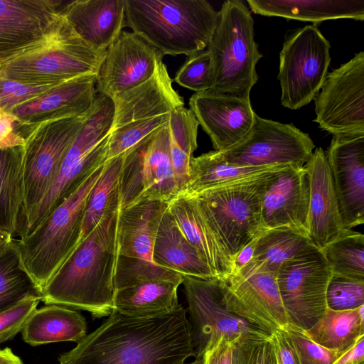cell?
Returning <instances> with one entry per match:
<instances>
[{"instance_id": "obj_1", "label": "cell", "mask_w": 364, "mask_h": 364, "mask_svg": "<svg viewBox=\"0 0 364 364\" xmlns=\"http://www.w3.org/2000/svg\"><path fill=\"white\" fill-rule=\"evenodd\" d=\"M186 310L134 318L115 310L84 336L60 364H184L193 356Z\"/></svg>"}, {"instance_id": "obj_2", "label": "cell", "mask_w": 364, "mask_h": 364, "mask_svg": "<svg viewBox=\"0 0 364 364\" xmlns=\"http://www.w3.org/2000/svg\"><path fill=\"white\" fill-rule=\"evenodd\" d=\"M119 213L107 215L77 245L44 287L41 301L87 311L95 318L112 314Z\"/></svg>"}, {"instance_id": "obj_3", "label": "cell", "mask_w": 364, "mask_h": 364, "mask_svg": "<svg viewBox=\"0 0 364 364\" xmlns=\"http://www.w3.org/2000/svg\"><path fill=\"white\" fill-rule=\"evenodd\" d=\"M126 26L165 55L207 49L218 11L205 0H124Z\"/></svg>"}, {"instance_id": "obj_4", "label": "cell", "mask_w": 364, "mask_h": 364, "mask_svg": "<svg viewBox=\"0 0 364 364\" xmlns=\"http://www.w3.org/2000/svg\"><path fill=\"white\" fill-rule=\"evenodd\" d=\"M106 51L94 49L63 16L48 36L0 63V77L26 85H56L85 75H97Z\"/></svg>"}, {"instance_id": "obj_5", "label": "cell", "mask_w": 364, "mask_h": 364, "mask_svg": "<svg viewBox=\"0 0 364 364\" xmlns=\"http://www.w3.org/2000/svg\"><path fill=\"white\" fill-rule=\"evenodd\" d=\"M207 50L212 73L208 90L250 98L258 80L256 65L262 55L255 41L251 12L242 1L223 2Z\"/></svg>"}, {"instance_id": "obj_6", "label": "cell", "mask_w": 364, "mask_h": 364, "mask_svg": "<svg viewBox=\"0 0 364 364\" xmlns=\"http://www.w3.org/2000/svg\"><path fill=\"white\" fill-rule=\"evenodd\" d=\"M172 82L166 65L160 60L148 80L112 99L114 115L107 161L149 141L168 123L171 112L184 106Z\"/></svg>"}, {"instance_id": "obj_7", "label": "cell", "mask_w": 364, "mask_h": 364, "mask_svg": "<svg viewBox=\"0 0 364 364\" xmlns=\"http://www.w3.org/2000/svg\"><path fill=\"white\" fill-rule=\"evenodd\" d=\"M104 165L95 170L33 231L18 240L23 266L41 294L80 241L87 197Z\"/></svg>"}, {"instance_id": "obj_8", "label": "cell", "mask_w": 364, "mask_h": 364, "mask_svg": "<svg viewBox=\"0 0 364 364\" xmlns=\"http://www.w3.org/2000/svg\"><path fill=\"white\" fill-rule=\"evenodd\" d=\"M91 109L80 116L41 124L27 138L23 146V204L18 232L20 237L27 232Z\"/></svg>"}, {"instance_id": "obj_9", "label": "cell", "mask_w": 364, "mask_h": 364, "mask_svg": "<svg viewBox=\"0 0 364 364\" xmlns=\"http://www.w3.org/2000/svg\"><path fill=\"white\" fill-rule=\"evenodd\" d=\"M113 115L112 100L97 92L88 118L67 151L55 182L24 236L33 231L107 161Z\"/></svg>"}, {"instance_id": "obj_10", "label": "cell", "mask_w": 364, "mask_h": 364, "mask_svg": "<svg viewBox=\"0 0 364 364\" xmlns=\"http://www.w3.org/2000/svg\"><path fill=\"white\" fill-rule=\"evenodd\" d=\"M270 176L210 189L193 196L232 262L243 247L264 231L262 201Z\"/></svg>"}, {"instance_id": "obj_11", "label": "cell", "mask_w": 364, "mask_h": 364, "mask_svg": "<svg viewBox=\"0 0 364 364\" xmlns=\"http://www.w3.org/2000/svg\"><path fill=\"white\" fill-rule=\"evenodd\" d=\"M193 356L196 359L222 338L233 341L243 333L272 334L230 311L224 295V279L183 276Z\"/></svg>"}, {"instance_id": "obj_12", "label": "cell", "mask_w": 364, "mask_h": 364, "mask_svg": "<svg viewBox=\"0 0 364 364\" xmlns=\"http://www.w3.org/2000/svg\"><path fill=\"white\" fill-rule=\"evenodd\" d=\"M330 43L317 25L291 31L279 53L281 103L290 109L306 105L320 90L331 62Z\"/></svg>"}, {"instance_id": "obj_13", "label": "cell", "mask_w": 364, "mask_h": 364, "mask_svg": "<svg viewBox=\"0 0 364 364\" xmlns=\"http://www.w3.org/2000/svg\"><path fill=\"white\" fill-rule=\"evenodd\" d=\"M178 195L168 123L124 156L119 178V209L143 200L168 203Z\"/></svg>"}, {"instance_id": "obj_14", "label": "cell", "mask_w": 364, "mask_h": 364, "mask_svg": "<svg viewBox=\"0 0 364 364\" xmlns=\"http://www.w3.org/2000/svg\"><path fill=\"white\" fill-rule=\"evenodd\" d=\"M331 269L317 247L284 262L277 273L280 297L289 323L311 328L326 309Z\"/></svg>"}, {"instance_id": "obj_15", "label": "cell", "mask_w": 364, "mask_h": 364, "mask_svg": "<svg viewBox=\"0 0 364 364\" xmlns=\"http://www.w3.org/2000/svg\"><path fill=\"white\" fill-rule=\"evenodd\" d=\"M314 98L319 127L333 135L364 134V52L328 73Z\"/></svg>"}, {"instance_id": "obj_16", "label": "cell", "mask_w": 364, "mask_h": 364, "mask_svg": "<svg viewBox=\"0 0 364 364\" xmlns=\"http://www.w3.org/2000/svg\"><path fill=\"white\" fill-rule=\"evenodd\" d=\"M315 145L308 134L293 124L255 116L253 126L235 146L220 151L228 163L237 166H304Z\"/></svg>"}, {"instance_id": "obj_17", "label": "cell", "mask_w": 364, "mask_h": 364, "mask_svg": "<svg viewBox=\"0 0 364 364\" xmlns=\"http://www.w3.org/2000/svg\"><path fill=\"white\" fill-rule=\"evenodd\" d=\"M277 273L251 260L224 279V295L230 311L270 334L289 323Z\"/></svg>"}, {"instance_id": "obj_18", "label": "cell", "mask_w": 364, "mask_h": 364, "mask_svg": "<svg viewBox=\"0 0 364 364\" xmlns=\"http://www.w3.org/2000/svg\"><path fill=\"white\" fill-rule=\"evenodd\" d=\"M67 2L0 0V63L48 36L63 18Z\"/></svg>"}, {"instance_id": "obj_19", "label": "cell", "mask_w": 364, "mask_h": 364, "mask_svg": "<svg viewBox=\"0 0 364 364\" xmlns=\"http://www.w3.org/2000/svg\"><path fill=\"white\" fill-rule=\"evenodd\" d=\"M343 228L364 223V134L333 135L326 154Z\"/></svg>"}, {"instance_id": "obj_20", "label": "cell", "mask_w": 364, "mask_h": 364, "mask_svg": "<svg viewBox=\"0 0 364 364\" xmlns=\"http://www.w3.org/2000/svg\"><path fill=\"white\" fill-rule=\"evenodd\" d=\"M162 55L133 32L122 31L106 50L96 91L112 99L148 80Z\"/></svg>"}, {"instance_id": "obj_21", "label": "cell", "mask_w": 364, "mask_h": 364, "mask_svg": "<svg viewBox=\"0 0 364 364\" xmlns=\"http://www.w3.org/2000/svg\"><path fill=\"white\" fill-rule=\"evenodd\" d=\"M309 177L304 166H289L267 181L261 208L264 230L288 228L309 235Z\"/></svg>"}, {"instance_id": "obj_22", "label": "cell", "mask_w": 364, "mask_h": 364, "mask_svg": "<svg viewBox=\"0 0 364 364\" xmlns=\"http://www.w3.org/2000/svg\"><path fill=\"white\" fill-rule=\"evenodd\" d=\"M189 107L218 151L237 145L251 129L256 116L250 98L210 90L192 95Z\"/></svg>"}, {"instance_id": "obj_23", "label": "cell", "mask_w": 364, "mask_h": 364, "mask_svg": "<svg viewBox=\"0 0 364 364\" xmlns=\"http://www.w3.org/2000/svg\"><path fill=\"white\" fill-rule=\"evenodd\" d=\"M96 82V75L68 80L15 107L10 113L22 123L33 127L80 116L89 112L93 105L97 94Z\"/></svg>"}, {"instance_id": "obj_24", "label": "cell", "mask_w": 364, "mask_h": 364, "mask_svg": "<svg viewBox=\"0 0 364 364\" xmlns=\"http://www.w3.org/2000/svg\"><path fill=\"white\" fill-rule=\"evenodd\" d=\"M309 177V237L322 250L345 231L326 155L321 148L304 165Z\"/></svg>"}, {"instance_id": "obj_25", "label": "cell", "mask_w": 364, "mask_h": 364, "mask_svg": "<svg viewBox=\"0 0 364 364\" xmlns=\"http://www.w3.org/2000/svg\"><path fill=\"white\" fill-rule=\"evenodd\" d=\"M63 15L78 36L100 51H106L126 27L124 0L68 1Z\"/></svg>"}, {"instance_id": "obj_26", "label": "cell", "mask_w": 364, "mask_h": 364, "mask_svg": "<svg viewBox=\"0 0 364 364\" xmlns=\"http://www.w3.org/2000/svg\"><path fill=\"white\" fill-rule=\"evenodd\" d=\"M168 210L177 225L196 249L213 277L228 279L232 274V262L217 235L193 197L176 196Z\"/></svg>"}, {"instance_id": "obj_27", "label": "cell", "mask_w": 364, "mask_h": 364, "mask_svg": "<svg viewBox=\"0 0 364 364\" xmlns=\"http://www.w3.org/2000/svg\"><path fill=\"white\" fill-rule=\"evenodd\" d=\"M168 203L143 200L119 210L117 256L137 258L151 262L154 241L161 217Z\"/></svg>"}, {"instance_id": "obj_28", "label": "cell", "mask_w": 364, "mask_h": 364, "mask_svg": "<svg viewBox=\"0 0 364 364\" xmlns=\"http://www.w3.org/2000/svg\"><path fill=\"white\" fill-rule=\"evenodd\" d=\"M291 165L247 167L227 162L220 151L193 157L186 184L177 196L193 197L203 191L269 177Z\"/></svg>"}, {"instance_id": "obj_29", "label": "cell", "mask_w": 364, "mask_h": 364, "mask_svg": "<svg viewBox=\"0 0 364 364\" xmlns=\"http://www.w3.org/2000/svg\"><path fill=\"white\" fill-rule=\"evenodd\" d=\"M247 3L255 14L315 25L330 19L364 20V0H247Z\"/></svg>"}, {"instance_id": "obj_30", "label": "cell", "mask_w": 364, "mask_h": 364, "mask_svg": "<svg viewBox=\"0 0 364 364\" xmlns=\"http://www.w3.org/2000/svg\"><path fill=\"white\" fill-rule=\"evenodd\" d=\"M183 276L153 279L115 290L114 310L134 318H146L169 313L180 304L177 291Z\"/></svg>"}, {"instance_id": "obj_31", "label": "cell", "mask_w": 364, "mask_h": 364, "mask_svg": "<svg viewBox=\"0 0 364 364\" xmlns=\"http://www.w3.org/2000/svg\"><path fill=\"white\" fill-rule=\"evenodd\" d=\"M152 259L159 266L198 278L213 277L196 249L186 238L168 206L159 223Z\"/></svg>"}, {"instance_id": "obj_32", "label": "cell", "mask_w": 364, "mask_h": 364, "mask_svg": "<svg viewBox=\"0 0 364 364\" xmlns=\"http://www.w3.org/2000/svg\"><path fill=\"white\" fill-rule=\"evenodd\" d=\"M21 332L23 341L33 346L63 341L77 343L86 336L87 323L73 309L50 304L34 310Z\"/></svg>"}, {"instance_id": "obj_33", "label": "cell", "mask_w": 364, "mask_h": 364, "mask_svg": "<svg viewBox=\"0 0 364 364\" xmlns=\"http://www.w3.org/2000/svg\"><path fill=\"white\" fill-rule=\"evenodd\" d=\"M23 146L0 149V229L18 235L23 204Z\"/></svg>"}, {"instance_id": "obj_34", "label": "cell", "mask_w": 364, "mask_h": 364, "mask_svg": "<svg viewBox=\"0 0 364 364\" xmlns=\"http://www.w3.org/2000/svg\"><path fill=\"white\" fill-rule=\"evenodd\" d=\"M306 333L318 345L343 353L364 336V305L344 311L327 308L320 319Z\"/></svg>"}, {"instance_id": "obj_35", "label": "cell", "mask_w": 364, "mask_h": 364, "mask_svg": "<svg viewBox=\"0 0 364 364\" xmlns=\"http://www.w3.org/2000/svg\"><path fill=\"white\" fill-rule=\"evenodd\" d=\"M315 247L309 235L299 230L288 228L267 230L257 237L252 260L277 272L284 262Z\"/></svg>"}, {"instance_id": "obj_36", "label": "cell", "mask_w": 364, "mask_h": 364, "mask_svg": "<svg viewBox=\"0 0 364 364\" xmlns=\"http://www.w3.org/2000/svg\"><path fill=\"white\" fill-rule=\"evenodd\" d=\"M124 156L105 161L103 171L87 197L78 244L107 215L119 209V178Z\"/></svg>"}, {"instance_id": "obj_37", "label": "cell", "mask_w": 364, "mask_h": 364, "mask_svg": "<svg viewBox=\"0 0 364 364\" xmlns=\"http://www.w3.org/2000/svg\"><path fill=\"white\" fill-rule=\"evenodd\" d=\"M199 124L190 109H175L168 121L170 151L178 194L187 183L190 164L198 147ZM178 196V195H177Z\"/></svg>"}, {"instance_id": "obj_38", "label": "cell", "mask_w": 364, "mask_h": 364, "mask_svg": "<svg viewBox=\"0 0 364 364\" xmlns=\"http://www.w3.org/2000/svg\"><path fill=\"white\" fill-rule=\"evenodd\" d=\"M33 294L41 293L23 266L18 240L0 245V311Z\"/></svg>"}, {"instance_id": "obj_39", "label": "cell", "mask_w": 364, "mask_h": 364, "mask_svg": "<svg viewBox=\"0 0 364 364\" xmlns=\"http://www.w3.org/2000/svg\"><path fill=\"white\" fill-rule=\"evenodd\" d=\"M332 274L364 280V235L345 231L321 250Z\"/></svg>"}, {"instance_id": "obj_40", "label": "cell", "mask_w": 364, "mask_h": 364, "mask_svg": "<svg viewBox=\"0 0 364 364\" xmlns=\"http://www.w3.org/2000/svg\"><path fill=\"white\" fill-rule=\"evenodd\" d=\"M181 275L180 273L149 261L117 256L114 269V289L148 280L170 279Z\"/></svg>"}, {"instance_id": "obj_41", "label": "cell", "mask_w": 364, "mask_h": 364, "mask_svg": "<svg viewBox=\"0 0 364 364\" xmlns=\"http://www.w3.org/2000/svg\"><path fill=\"white\" fill-rule=\"evenodd\" d=\"M270 337L254 333L239 336L232 341V364H277Z\"/></svg>"}, {"instance_id": "obj_42", "label": "cell", "mask_w": 364, "mask_h": 364, "mask_svg": "<svg viewBox=\"0 0 364 364\" xmlns=\"http://www.w3.org/2000/svg\"><path fill=\"white\" fill-rule=\"evenodd\" d=\"M326 298L327 308L332 310L358 309L364 305V280L332 274Z\"/></svg>"}, {"instance_id": "obj_43", "label": "cell", "mask_w": 364, "mask_h": 364, "mask_svg": "<svg viewBox=\"0 0 364 364\" xmlns=\"http://www.w3.org/2000/svg\"><path fill=\"white\" fill-rule=\"evenodd\" d=\"M211 73L210 58L205 49L188 57L173 81L196 92H203L210 89Z\"/></svg>"}, {"instance_id": "obj_44", "label": "cell", "mask_w": 364, "mask_h": 364, "mask_svg": "<svg viewBox=\"0 0 364 364\" xmlns=\"http://www.w3.org/2000/svg\"><path fill=\"white\" fill-rule=\"evenodd\" d=\"M291 339L300 364H333L343 353L328 350L313 341L306 331L288 323L282 328Z\"/></svg>"}, {"instance_id": "obj_45", "label": "cell", "mask_w": 364, "mask_h": 364, "mask_svg": "<svg viewBox=\"0 0 364 364\" xmlns=\"http://www.w3.org/2000/svg\"><path fill=\"white\" fill-rule=\"evenodd\" d=\"M41 294L28 296L15 305L0 311V344L21 332L32 312L36 310Z\"/></svg>"}, {"instance_id": "obj_46", "label": "cell", "mask_w": 364, "mask_h": 364, "mask_svg": "<svg viewBox=\"0 0 364 364\" xmlns=\"http://www.w3.org/2000/svg\"><path fill=\"white\" fill-rule=\"evenodd\" d=\"M56 85H26L0 77V109L10 113L15 107L41 95Z\"/></svg>"}, {"instance_id": "obj_47", "label": "cell", "mask_w": 364, "mask_h": 364, "mask_svg": "<svg viewBox=\"0 0 364 364\" xmlns=\"http://www.w3.org/2000/svg\"><path fill=\"white\" fill-rule=\"evenodd\" d=\"M36 127L22 123L11 113L4 112L0 116V149L24 146Z\"/></svg>"}, {"instance_id": "obj_48", "label": "cell", "mask_w": 364, "mask_h": 364, "mask_svg": "<svg viewBox=\"0 0 364 364\" xmlns=\"http://www.w3.org/2000/svg\"><path fill=\"white\" fill-rule=\"evenodd\" d=\"M277 364H300L296 349L283 328L271 335Z\"/></svg>"}, {"instance_id": "obj_49", "label": "cell", "mask_w": 364, "mask_h": 364, "mask_svg": "<svg viewBox=\"0 0 364 364\" xmlns=\"http://www.w3.org/2000/svg\"><path fill=\"white\" fill-rule=\"evenodd\" d=\"M202 358L203 364H232V342L222 338Z\"/></svg>"}, {"instance_id": "obj_50", "label": "cell", "mask_w": 364, "mask_h": 364, "mask_svg": "<svg viewBox=\"0 0 364 364\" xmlns=\"http://www.w3.org/2000/svg\"><path fill=\"white\" fill-rule=\"evenodd\" d=\"M333 364H364V336L343 352Z\"/></svg>"}, {"instance_id": "obj_51", "label": "cell", "mask_w": 364, "mask_h": 364, "mask_svg": "<svg viewBox=\"0 0 364 364\" xmlns=\"http://www.w3.org/2000/svg\"><path fill=\"white\" fill-rule=\"evenodd\" d=\"M258 236V237H259ZM257 237L254 239L243 247L235 256L232 261V274H234L243 268L248 262H250L252 257L255 250V244Z\"/></svg>"}, {"instance_id": "obj_52", "label": "cell", "mask_w": 364, "mask_h": 364, "mask_svg": "<svg viewBox=\"0 0 364 364\" xmlns=\"http://www.w3.org/2000/svg\"><path fill=\"white\" fill-rule=\"evenodd\" d=\"M0 364H23L10 348L0 349Z\"/></svg>"}, {"instance_id": "obj_53", "label": "cell", "mask_w": 364, "mask_h": 364, "mask_svg": "<svg viewBox=\"0 0 364 364\" xmlns=\"http://www.w3.org/2000/svg\"><path fill=\"white\" fill-rule=\"evenodd\" d=\"M14 240L13 235L11 233L0 229V245L9 243Z\"/></svg>"}, {"instance_id": "obj_54", "label": "cell", "mask_w": 364, "mask_h": 364, "mask_svg": "<svg viewBox=\"0 0 364 364\" xmlns=\"http://www.w3.org/2000/svg\"><path fill=\"white\" fill-rule=\"evenodd\" d=\"M184 364H203V358L195 359L193 361Z\"/></svg>"}, {"instance_id": "obj_55", "label": "cell", "mask_w": 364, "mask_h": 364, "mask_svg": "<svg viewBox=\"0 0 364 364\" xmlns=\"http://www.w3.org/2000/svg\"><path fill=\"white\" fill-rule=\"evenodd\" d=\"M3 113H4V112H3V111H1V110L0 109V116H1Z\"/></svg>"}]
</instances>
